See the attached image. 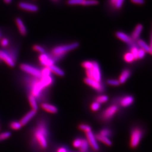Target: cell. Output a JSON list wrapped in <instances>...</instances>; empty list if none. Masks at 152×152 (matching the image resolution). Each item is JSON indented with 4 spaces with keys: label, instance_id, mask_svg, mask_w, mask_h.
<instances>
[{
    "label": "cell",
    "instance_id": "6da1fadb",
    "mask_svg": "<svg viewBox=\"0 0 152 152\" xmlns=\"http://www.w3.org/2000/svg\"><path fill=\"white\" fill-rule=\"evenodd\" d=\"M49 132L46 122L41 120L34 129L32 142L36 147L41 149H46L48 147Z\"/></svg>",
    "mask_w": 152,
    "mask_h": 152
},
{
    "label": "cell",
    "instance_id": "7a4b0ae2",
    "mask_svg": "<svg viewBox=\"0 0 152 152\" xmlns=\"http://www.w3.org/2000/svg\"><path fill=\"white\" fill-rule=\"evenodd\" d=\"M27 82L30 90V95L34 96L37 100H39L44 90L46 88L41 81L40 78L32 77L28 79Z\"/></svg>",
    "mask_w": 152,
    "mask_h": 152
},
{
    "label": "cell",
    "instance_id": "3957f363",
    "mask_svg": "<svg viewBox=\"0 0 152 152\" xmlns=\"http://www.w3.org/2000/svg\"><path fill=\"white\" fill-rule=\"evenodd\" d=\"M93 66L92 69L86 70L87 78L93 79L96 81L101 82L102 81V73L98 63L96 61H92Z\"/></svg>",
    "mask_w": 152,
    "mask_h": 152
},
{
    "label": "cell",
    "instance_id": "277c9868",
    "mask_svg": "<svg viewBox=\"0 0 152 152\" xmlns=\"http://www.w3.org/2000/svg\"><path fill=\"white\" fill-rule=\"evenodd\" d=\"M143 135V132L141 129L136 127L134 129L131 134L130 147L135 148L139 145Z\"/></svg>",
    "mask_w": 152,
    "mask_h": 152
},
{
    "label": "cell",
    "instance_id": "5b68a950",
    "mask_svg": "<svg viewBox=\"0 0 152 152\" xmlns=\"http://www.w3.org/2000/svg\"><path fill=\"white\" fill-rule=\"evenodd\" d=\"M79 46L78 42H74L72 44H68L62 46L55 47L52 50V53L54 54H65L66 52H68L72 50L77 48Z\"/></svg>",
    "mask_w": 152,
    "mask_h": 152
},
{
    "label": "cell",
    "instance_id": "8992f818",
    "mask_svg": "<svg viewBox=\"0 0 152 152\" xmlns=\"http://www.w3.org/2000/svg\"><path fill=\"white\" fill-rule=\"evenodd\" d=\"M118 110V107L117 105H111L108 107L106 109H105L101 114L102 119L107 121L111 120L114 115L117 113Z\"/></svg>",
    "mask_w": 152,
    "mask_h": 152
},
{
    "label": "cell",
    "instance_id": "52a82bcc",
    "mask_svg": "<svg viewBox=\"0 0 152 152\" xmlns=\"http://www.w3.org/2000/svg\"><path fill=\"white\" fill-rule=\"evenodd\" d=\"M20 69L22 71L31 75L33 76V77L34 78H41L42 76L41 71L32 65H29L27 64H22L20 65Z\"/></svg>",
    "mask_w": 152,
    "mask_h": 152
},
{
    "label": "cell",
    "instance_id": "ba28073f",
    "mask_svg": "<svg viewBox=\"0 0 152 152\" xmlns=\"http://www.w3.org/2000/svg\"><path fill=\"white\" fill-rule=\"evenodd\" d=\"M84 82L87 85L91 86L92 88L99 92H103L104 90V87L102 84L101 82L96 81L93 79L86 78L84 80Z\"/></svg>",
    "mask_w": 152,
    "mask_h": 152
},
{
    "label": "cell",
    "instance_id": "9c48e42d",
    "mask_svg": "<svg viewBox=\"0 0 152 152\" xmlns=\"http://www.w3.org/2000/svg\"><path fill=\"white\" fill-rule=\"evenodd\" d=\"M85 134L86 136V140L89 144V146L91 147L94 151H98L99 149V146L98 145V141L95 137V135L92 132V131Z\"/></svg>",
    "mask_w": 152,
    "mask_h": 152
},
{
    "label": "cell",
    "instance_id": "30bf717a",
    "mask_svg": "<svg viewBox=\"0 0 152 152\" xmlns=\"http://www.w3.org/2000/svg\"><path fill=\"white\" fill-rule=\"evenodd\" d=\"M39 60L42 65H45L46 67H49L51 65L54 64L55 61L52 58L51 54H41L39 56Z\"/></svg>",
    "mask_w": 152,
    "mask_h": 152
},
{
    "label": "cell",
    "instance_id": "8fae6325",
    "mask_svg": "<svg viewBox=\"0 0 152 152\" xmlns=\"http://www.w3.org/2000/svg\"><path fill=\"white\" fill-rule=\"evenodd\" d=\"M116 36L121 40L128 44L130 48L138 46L135 41L133 40L131 37H130L129 35L126 34L125 33L122 32H118L116 33Z\"/></svg>",
    "mask_w": 152,
    "mask_h": 152
},
{
    "label": "cell",
    "instance_id": "7c38bea8",
    "mask_svg": "<svg viewBox=\"0 0 152 152\" xmlns=\"http://www.w3.org/2000/svg\"><path fill=\"white\" fill-rule=\"evenodd\" d=\"M0 59L4 61L6 64L10 67H14L15 65V61L12 58L8 51L0 50Z\"/></svg>",
    "mask_w": 152,
    "mask_h": 152
},
{
    "label": "cell",
    "instance_id": "4fadbf2b",
    "mask_svg": "<svg viewBox=\"0 0 152 152\" xmlns=\"http://www.w3.org/2000/svg\"><path fill=\"white\" fill-rule=\"evenodd\" d=\"M19 6L20 9H23L24 10L31 11V12H36L38 11V6L32 4L25 2H21L19 4Z\"/></svg>",
    "mask_w": 152,
    "mask_h": 152
},
{
    "label": "cell",
    "instance_id": "5bb4252c",
    "mask_svg": "<svg viewBox=\"0 0 152 152\" xmlns=\"http://www.w3.org/2000/svg\"><path fill=\"white\" fill-rule=\"evenodd\" d=\"M37 112L31 110L29 112H28L27 113L25 114L24 117H23L22 119L19 121L20 123L21 124L22 126H24L25 125H27L28 123L36 115Z\"/></svg>",
    "mask_w": 152,
    "mask_h": 152
},
{
    "label": "cell",
    "instance_id": "9a60e30c",
    "mask_svg": "<svg viewBox=\"0 0 152 152\" xmlns=\"http://www.w3.org/2000/svg\"><path fill=\"white\" fill-rule=\"evenodd\" d=\"M134 102V98L131 95L124 96L120 100V105L123 107H127L131 105Z\"/></svg>",
    "mask_w": 152,
    "mask_h": 152
},
{
    "label": "cell",
    "instance_id": "2e32d148",
    "mask_svg": "<svg viewBox=\"0 0 152 152\" xmlns=\"http://www.w3.org/2000/svg\"><path fill=\"white\" fill-rule=\"evenodd\" d=\"M41 107L42 109H44V110L46 111L47 112H49L50 113H52V114L56 113L58 110V108L54 105L46 103L41 104Z\"/></svg>",
    "mask_w": 152,
    "mask_h": 152
},
{
    "label": "cell",
    "instance_id": "e0dca14e",
    "mask_svg": "<svg viewBox=\"0 0 152 152\" xmlns=\"http://www.w3.org/2000/svg\"><path fill=\"white\" fill-rule=\"evenodd\" d=\"M142 29H143V26L141 24H138L135 28L134 32L132 33L131 37L133 40L135 41L138 40L142 31Z\"/></svg>",
    "mask_w": 152,
    "mask_h": 152
},
{
    "label": "cell",
    "instance_id": "ac0fdd59",
    "mask_svg": "<svg viewBox=\"0 0 152 152\" xmlns=\"http://www.w3.org/2000/svg\"><path fill=\"white\" fill-rule=\"evenodd\" d=\"M131 71L128 69H125L124 71L122 72L119 78V82L120 84H123L125 83L126 81L129 79V78L131 76Z\"/></svg>",
    "mask_w": 152,
    "mask_h": 152
},
{
    "label": "cell",
    "instance_id": "d6986e66",
    "mask_svg": "<svg viewBox=\"0 0 152 152\" xmlns=\"http://www.w3.org/2000/svg\"><path fill=\"white\" fill-rule=\"evenodd\" d=\"M16 24L19 29V31L20 32V33L22 35H26L27 32V28L26 27L24 23L23 22L21 19L20 18H16Z\"/></svg>",
    "mask_w": 152,
    "mask_h": 152
},
{
    "label": "cell",
    "instance_id": "ffe728a7",
    "mask_svg": "<svg viewBox=\"0 0 152 152\" xmlns=\"http://www.w3.org/2000/svg\"><path fill=\"white\" fill-rule=\"evenodd\" d=\"M136 43L139 47L141 48V49L144 50L146 53H149L150 54L152 53V49L150 46H149L148 44L142 39H138L136 41Z\"/></svg>",
    "mask_w": 152,
    "mask_h": 152
},
{
    "label": "cell",
    "instance_id": "44dd1931",
    "mask_svg": "<svg viewBox=\"0 0 152 152\" xmlns=\"http://www.w3.org/2000/svg\"><path fill=\"white\" fill-rule=\"evenodd\" d=\"M95 135V137L97 140H99L102 142L104 143L107 146H111L112 145V142L109 139L108 137H107L105 136H102L99 134H97Z\"/></svg>",
    "mask_w": 152,
    "mask_h": 152
},
{
    "label": "cell",
    "instance_id": "7402d4cb",
    "mask_svg": "<svg viewBox=\"0 0 152 152\" xmlns=\"http://www.w3.org/2000/svg\"><path fill=\"white\" fill-rule=\"evenodd\" d=\"M28 101L29 104L32 108V110H33L36 112H37L38 109V103L36 99L33 96L31 95H29L28 96Z\"/></svg>",
    "mask_w": 152,
    "mask_h": 152
},
{
    "label": "cell",
    "instance_id": "603a6c76",
    "mask_svg": "<svg viewBox=\"0 0 152 152\" xmlns=\"http://www.w3.org/2000/svg\"><path fill=\"white\" fill-rule=\"evenodd\" d=\"M50 70L51 72V73H54L55 74H56L58 76H60V77H63L64 76L65 73L64 72L61 70L60 68L56 66V65H51L48 67Z\"/></svg>",
    "mask_w": 152,
    "mask_h": 152
},
{
    "label": "cell",
    "instance_id": "cb8c5ba5",
    "mask_svg": "<svg viewBox=\"0 0 152 152\" xmlns=\"http://www.w3.org/2000/svg\"><path fill=\"white\" fill-rule=\"evenodd\" d=\"M89 148V144L86 139H82V143L81 146L80 147V152H86Z\"/></svg>",
    "mask_w": 152,
    "mask_h": 152
},
{
    "label": "cell",
    "instance_id": "d4e9b609",
    "mask_svg": "<svg viewBox=\"0 0 152 152\" xmlns=\"http://www.w3.org/2000/svg\"><path fill=\"white\" fill-rule=\"evenodd\" d=\"M108 96L105 95H102L98 96L95 98V102H98V103H105L108 101Z\"/></svg>",
    "mask_w": 152,
    "mask_h": 152
},
{
    "label": "cell",
    "instance_id": "484cf974",
    "mask_svg": "<svg viewBox=\"0 0 152 152\" xmlns=\"http://www.w3.org/2000/svg\"><path fill=\"white\" fill-rule=\"evenodd\" d=\"M22 125L19 121H12L10 124V127L14 130H19L22 128Z\"/></svg>",
    "mask_w": 152,
    "mask_h": 152
},
{
    "label": "cell",
    "instance_id": "4316f807",
    "mask_svg": "<svg viewBox=\"0 0 152 152\" xmlns=\"http://www.w3.org/2000/svg\"><path fill=\"white\" fill-rule=\"evenodd\" d=\"M11 136V133L9 131H5V132L0 133V142L9 139Z\"/></svg>",
    "mask_w": 152,
    "mask_h": 152
},
{
    "label": "cell",
    "instance_id": "83f0119b",
    "mask_svg": "<svg viewBox=\"0 0 152 152\" xmlns=\"http://www.w3.org/2000/svg\"><path fill=\"white\" fill-rule=\"evenodd\" d=\"M78 128L80 130L85 132V133L91 131V127L86 124H80L78 126Z\"/></svg>",
    "mask_w": 152,
    "mask_h": 152
},
{
    "label": "cell",
    "instance_id": "f1b7e54d",
    "mask_svg": "<svg viewBox=\"0 0 152 152\" xmlns=\"http://www.w3.org/2000/svg\"><path fill=\"white\" fill-rule=\"evenodd\" d=\"M99 134L102 136H105L109 138V137L112 135V131L108 129H103L102 130H100Z\"/></svg>",
    "mask_w": 152,
    "mask_h": 152
},
{
    "label": "cell",
    "instance_id": "f546056e",
    "mask_svg": "<svg viewBox=\"0 0 152 152\" xmlns=\"http://www.w3.org/2000/svg\"><path fill=\"white\" fill-rule=\"evenodd\" d=\"M124 59L127 63H132L135 60L134 57L131 53H127L124 55Z\"/></svg>",
    "mask_w": 152,
    "mask_h": 152
},
{
    "label": "cell",
    "instance_id": "4dcf8cb0",
    "mask_svg": "<svg viewBox=\"0 0 152 152\" xmlns=\"http://www.w3.org/2000/svg\"><path fill=\"white\" fill-rule=\"evenodd\" d=\"M130 49L131 50V53L134 56L135 60L138 59V58H137V53H138V49H139L138 46H133V47L130 48Z\"/></svg>",
    "mask_w": 152,
    "mask_h": 152
},
{
    "label": "cell",
    "instance_id": "1f68e13d",
    "mask_svg": "<svg viewBox=\"0 0 152 152\" xmlns=\"http://www.w3.org/2000/svg\"><path fill=\"white\" fill-rule=\"evenodd\" d=\"M82 65L85 69H86V70L91 69H92V66H93V62L90 61H86L82 63Z\"/></svg>",
    "mask_w": 152,
    "mask_h": 152
},
{
    "label": "cell",
    "instance_id": "d6a6232c",
    "mask_svg": "<svg viewBox=\"0 0 152 152\" xmlns=\"http://www.w3.org/2000/svg\"><path fill=\"white\" fill-rule=\"evenodd\" d=\"M85 0H68V4L70 5H83Z\"/></svg>",
    "mask_w": 152,
    "mask_h": 152
},
{
    "label": "cell",
    "instance_id": "836d02e7",
    "mask_svg": "<svg viewBox=\"0 0 152 152\" xmlns=\"http://www.w3.org/2000/svg\"><path fill=\"white\" fill-rule=\"evenodd\" d=\"M100 104L96 102H94L91 104L90 108L93 112H96L100 108Z\"/></svg>",
    "mask_w": 152,
    "mask_h": 152
},
{
    "label": "cell",
    "instance_id": "e575fe53",
    "mask_svg": "<svg viewBox=\"0 0 152 152\" xmlns=\"http://www.w3.org/2000/svg\"><path fill=\"white\" fill-rule=\"evenodd\" d=\"M99 4L98 0H85L83 5L91 6L96 5Z\"/></svg>",
    "mask_w": 152,
    "mask_h": 152
},
{
    "label": "cell",
    "instance_id": "d590c367",
    "mask_svg": "<svg viewBox=\"0 0 152 152\" xmlns=\"http://www.w3.org/2000/svg\"><path fill=\"white\" fill-rule=\"evenodd\" d=\"M33 49L34 50L37 51L38 53H40L41 54L45 53V49H44V48L42 47L41 46H39L38 45H34L33 47Z\"/></svg>",
    "mask_w": 152,
    "mask_h": 152
},
{
    "label": "cell",
    "instance_id": "8d00e7d4",
    "mask_svg": "<svg viewBox=\"0 0 152 152\" xmlns=\"http://www.w3.org/2000/svg\"><path fill=\"white\" fill-rule=\"evenodd\" d=\"M107 83L109 85L113 86H117L120 85V82L118 80H114V79H109L107 81Z\"/></svg>",
    "mask_w": 152,
    "mask_h": 152
},
{
    "label": "cell",
    "instance_id": "74e56055",
    "mask_svg": "<svg viewBox=\"0 0 152 152\" xmlns=\"http://www.w3.org/2000/svg\"><path fill=\"white\" fill-rule=\"evenodd\" d=\"M82 143V139L80 138H77L73 142V145L76 148H80Z\"/></svg>",
    "mask_w": 152,
    "mask_h": 152
},
{
    "label": "cell",
    "instance_id": "f35d334b",
    "mask_svg": "<svg viewBox=\"0 0 152 152\" xmlns=\"http://www.w3.org/2000/svg\"><path fill=\"white\" fill-rule=\"evenodd\" d=\"M145 54H146V52L144 50L141 49H138V53H137L138 59H141L144 58L145 56Z\"/></svg>",
    "mask_w": 152,
    "mask_h": 152
},
{
    "label": "cell",
    "instance_id": "ab89813d",
    "mask_svg": "<svg viewBox=\"0 0 152 152\" xmlns=\"http://www.w3.org/2000/svg\"><path fill=\"white\" fill-rule=\"evenodd\" d=\"M0 44H1V45L2 46H3V47H6L7 46L9 45V40H8L7 38H3V39H1Z\"/></svg>",
    "mask_w": 152,
    "mask_h": 152
},
{
    "label": "cell",
    "instance_id": "60d3db41",
    "mask_svg": "<svg viewBox=\"0 0 152 152\" xmlns=\"http://www.w3.org/2000/svg\"><path fill=\"white\" fill-rule=\"evenodd\" d=\"M124 1L125 0H118L117 3H116V4H115V8H117V9H121L122 7V6L124 2Z\"/></svg>",
    "mask_w": 152,
    "mask_h": 152
},
{
    "label": "cell",
    "instance_id": "b9f144b4",
    "mask_svg": "<svg viewBox=\"0 0 152 152\" xmlns=\"http://www.w3.org/2000/svg\"><path fill=\"white\" fill-rule=\"evenodd\" d=\"M131 1L134 4L139 5H142L145 3V0H131Z\"/></svg>",
    "mask_w": 152,
    "mask_h": 152
},
{
    "label": "cell",
    "instance_id": "7bdbcfd3",
    "mask_svg": "<svg viewBox=\"0 0 152 152\" xmlns=\"http://www.w3.org/2000/svg\"><path fill=\"white\" fill-rule=\"evenodd\" d=\"M56 152H68V150L64 147H60L57 149Z\"/></svg>",
    "mask_w": 152,
    "mask_h": 152
},
{
    "label": "cell",
    "instance_id": "ee69618b",
    "mask_svg": "<svg viewBox=\"0 0 152 152\" xmlns=\"http://www.w3.org/2000/svg\"><path fill=\"white\" fill-rule=\"evenodd\" d=\"M117 1H118V0H110V3L112 5H114V6H115L116 3H117Z\"/></svg>",
    "mask_w": 152,
    "mask_h": 152
},
{
    "label": "cell",
    "instance_id": "f6af8a7d",
    "mask_svg": "<svg viewBox=\"0 0 152 152\" xmlns=\"http://www.w3.org/2000/svg\"><path fill=\"white\" fill-rule=\"evenodd\" d=\"M12 0H4V1L5 2L6 4H10Z\"/></svg>",
    "mask_w": 152,
    "mask_h": 152
},
{
    "label": "cell",
    "instance_id": "bcb514c9",
    "mask_svg": "<svg viewBox=\"0 0 152 152\" xmlns=\"http://www.w3.org/2000/svg\"><path fill=\"white\" fill-rule=\"evenodd\" d=\"M54 1H57V0H54Z\"/></svg>",
    "mask_w": 152,
    "mask_h": 152
},
{
    "label": "cell",
    "instance_id": "7dc6e473",
    "mask_svg": "<svg viewBox=\"0 0 152 152\" xmlns=\"http://www.w3.org/2000/svg\"><path fill=\"white\" fill-rule=\"evenodd\" d=\"M1 61V59H0V61Z\"/></svg>",
    "mask_w": 152,
    "mask_h": 152
},
{
    "label": "cell",
    "instance_id": "c3c4849f",
    "mask_svg": "<svg viewBox=\"0 0 152 152\" xmlns=\"http://www.w3.org/2000/svg\"><path fill=\"white\" fill-rule=\"evenodd\" d=\"M0 129H1V126H0Z\"/></svg>",
    "mask_w": 152,
    "mask_h": 152
}]
</instances>
